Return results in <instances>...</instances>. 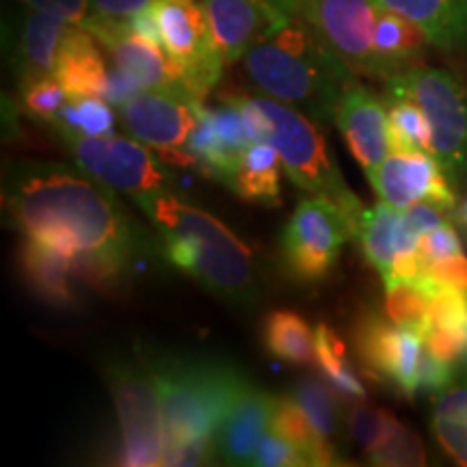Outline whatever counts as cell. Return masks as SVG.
<instances>
[{
  "label": "cell",
  "instance_id": "obj_9",
  "mask_svg": "<svg viewBox=\"0 0 467 467\" xmlns=\"http://www.w3.org/2000/svg\"><path fill=\"white\" fill-rule=\"evenodd\" d=\"M350 238H358V225L337 203L325 197L301 200L284 230L285 268L299 282H320L336 266L344 243Z\"/></svg>",
  "mask_w": 467,
  "mask_h": 467
},
{
  "label": "cell",
  "instance_id": "obj_36",
  "mask_svg": "<svg viewBox=\"0 0 467 467\" xmlns=\"http://www.w3.org/2000/svg\"><path fill=\"white\" fill-rule=\"evenodd\" d=\"M368 461L383 467H420L426 463V454L420 437L399 424L379 451L368 454Z\"/></svg>",
  "mask_w": 467,
  "mask_h": 467
},
{
  "label": "cell",
  "instance_id": "obj_28",
  "mask_svg": "<svg viewBox=\"0 0 467 467\" xmlns=\"http://www.w3.org/2000/svg\"><path fill=\"white\" fill-rule=\"evenodd\" d=\"M268 353L295 366H309L317 359V336L299 314L277 309L265 323Z\"/></svg>",
  "mask_w": 467,
  "mask_h": 467
},
{
  "label": "cell",
  "instance_id": "obj_39",
  "mask_svg": "<svg viewBox=\"0 0 467 467\" xmlns=\"http://www.w3.org/2000/svg\"><path fill=\"white\" fill-rule=\"evenodd\" d=\"M418 251L422 254L426 265H429V262L448 258V255L461 254L459 234L451 225V221H448V223L422 234L418 241Z\"/></svg>",
  "mask_w": 467,
  "mask_h": 467
},
{
  "label": "cell",
  "instance_id": "obj_33",
  "mask_svg": "<svg viewBox=\"0 0 467 467\" xmlns=\"http://www.w3.org/2000/svg\"><path fill=\"white\" fill-rule=\"evenodd\" d=\"M292 399L307 413L320 437L336 446L334 437L340 429V400H337V389L334 385L318 377H306L296 383Z\"/></svg>",
  "mask_w": 467,
  "mask_h": 467
},
{
  "label": "cell",
  "instance_id": "obj_25",
  "mask_svg": "<svg viewBox=\"0 0 467 467\" xmlns=\"http://www.w3.org/2000/svg\"><path fill=\"white\" fill-rule=\"evenodd\" d=\"M431 429L448 457L459 465H467V368L459 370L448 388L435 394Z\"/></svg>",
  "mask_w": 467,
  "mask_h": 467
},
{
  "label": "cell",
  "instance_id": "obj_42",
  "mask_svg": "<svg viewBox=\"0 0 467 467\" xmlns=\"http://www.w3.org/2000/svg\"><path fill=\"white\" fill-rule=\"evenodd\" d=\"M151 3L154 0H91L98 16L113 22H128V25H130V20L139 11L150 7Z\"/></svg>",
  "mask_w": 467,
  "mask_h": 467
},
{
  "label": "cell",
  "instance_id": "obj_2",
  "mask_svg": "<svg viewBox=\"0 0 467 467\" xmlns=\"http://www.w3.org/2000/svg\"><path fill=\"white\" fill-rule=\"evenodd\" d=\"M249 80L314 121H331L355 69L303 16H292L243 57Z\"/></svg>",
  "mask_w": 467,
  "mask_h": 467
},
{
  "label": "cell",
  "instance_id": "obj_23",
  "mask_svg": "<svg viewBox=\"0 0 467 467\" xmlns=\"http://www.w3.org/2000/svg\"><path fill=\"white\" fill-rule=\"evenodd\" d=\"M22 271L31 288L52 306H72L76 301L72 288V255L50 244L28 238L22 247Z\"/></svg>",
  "mask_w": 467,
  "mask_h": 467
},
{
  "label": "cell",
  "instance_id": "obj_41",
  "mask_svg": "<svg viewBox=\"0 0 467 467\" xmlns=\"http://www.w3.org/2000/svg\"><path fill=\"white\" fill-rule=\"evenodd\" d=\"M422 277L433 279L437 284L454 285V288L467 290V258L463 254L448 255V258L429 262L424 266Z\"/></svg>",
  "mask_w": 467,
  "mask_h": 467
},
{
  "label": "cell",
  "instance_id": "obj_29",
  "mask_svg": "<svg viewBox=\"0 0 467 467\" xmlns=\"http://www.w3.org/2000/svg\"><path fill=\"white\" fill-rule=\"evenodd\" d=\"M385 317L399 327L426 334L431 327V285L424 277L385 282Z\"/></svg>",
  "mask_w": 467,
  "mask_h": 467
},
{
  "label": "cell",
  "instance_id": "obj_12",
  "mask_svg": "<svg viewBox=\"0 0 467 467\" xmlns=\"http://www.w3.org/2000/svg\"><path fill=\"white\" fill-rule=\"evenodd\" d=\"M353 347L368 377L392 385L405 399H413L420 392L424 334L399 327L377 312H368L355 320Z\"/></svg>",
  "mask_w": 467,
  "mask_h": 467
},
{
  "label": "cell",
  "instance_id": "obj_13",
  "mask_svg": "<svg viewBox=\"0 0 467 467\" xmlns=\"http://www.w3.org/2000/svg\"><path fill=\"white\" fill-rule=\"evenodd\" d=\"M366 175L383 203L399 210H407L420 202L443 210L457 206V189L443 173L440 162L426 151H394Z\"/></svg>",
  "mask_w": 467,
  "mask_h": 467
},
{
  "label": "cell",
  "instance_id": "obj_5",
  "mask_svg": "<svg viewBox=\"0 0 467 467\" xmlns=\"http://www.w3.org/2000/svg\"><path fill=\"white\" fill-rule=\"evenodd\" d=\"M165 443L214 441L244 383L230 361L203 355H151Z\"/></svg>",
  "mask_w": 467,
  "mask_h": 467
},
{
  "label": "cell",
  "instance_id": "obj_1",
  "mask_svg": "<svg viewBox=\"0 0 467 467\" xmlns=\"http://www.w3.org/2000/svg\"><path fill=\"white\" fill-rule=\"evenodd\" d=\"M5 206L33 241L67 255L96 254L130 266L137 232L110 186L52 162H20L5 182Z\"/></svg>",
  "mask_w": 467,
  "mask_h": 467
},
{
  "label": "cell",
  "instance_id": "obj_43",
  "mask_svg": "<svg viewBox=\"0 0 467 467\" xmlns=\"http://www.w3.org/2000/svg\"><path fill=\"white\" fill-rule=\"evenodd\" d=\"M141 91H143L141 87L134 83L126 72H121L119 67L109 69V89H107V96H104V100L109 104H113V107H124L130 98H134Z\"/></svg>",
  "mask_w": 467,
  "mask_h": 467
},
{
  "label": "cell",
  "instance_id": "obj_27",
  "mask_svg": "<svg viewBox=\"0 0 467 467\" xmlns=\"http://www.w3.org/2000/svg\"><path fill=\"white\" fill-rule=\"evenodd\" d=\"M271 431L285 441L295 443L306 454L309 465H336L337 461L336 446L314 429L312 420L303 411L295 399H277L275 411H273Z\"/></svg>",
  "mask_w": 467,
  "mask_h": 467
},
{
  "label": "cell",
  "instance_id": "obj_45",
  "mask_svg": "<svg viewBox=\"0 0 467 467\" xmlns=\"http://www.w3.org/2000/svg\"><path fill=\"white\" fill-rule=\"evenodd\" d=\"M262 3H266L268 7L282 11L285 16H296L299 14L301 0H262Z\"/></svg>",
  "mask_w": 467,
  "mask_h": 467
},
{
  "label": "cell",
  "instance_id": "obj_32",
  "mask_svg": "<svg viewBox=\"0 0 467 467\" xmlns=\"http://www.w3.org/2000/svg\"><path fill=\"white\" fill-rule=\"evenodd\" d=\"M388 107L389 145L392 151H431V130L416 102L400 96H383Z\"/></svg>",
  "mask_w": 467,
  "mask_h": 467
},
{
  "label": "cell",
  "instance_id": "obj_44",
  "mask_svg": "<svg viewBox=\"0 0 467 467\" xmlns=\"http://www.w3.org/2000/svg\"><path fill=\"white\" fill-rule=\"evenodd\" d=\"M130 28L134 33H139L145 39H151L154 44L162 46V33L159 26V17H156L154 7H145L143 11H139L137 16L130 20Z\"/></svg>",
  "mask_w": 467,
  "mask_h": 467
},
{
  "label": "cell",
  "instance_id": "obj_35",
  "mask_svg": "<svg viewBox=\"0 0 467 467\" xmlns=\"http://www.w3.org/2000/svg\"><path fill=\"white\" fill-rule=\"evenodd\" d=\"M67 100L69 93L63 89V85L58 83L55 76H46V78L22 85V104H25L26 113L37 121L55 124Z\"/></svg>",
  "mask_w": 467,
  "mask_h": 467
},
{
  "label": "cell",
  "instance_id": "obj_40",
  "mask_svg": "<svg viewBox=\"0 0 467 467\" xmlns=\"http://www.w3.org/2000/svg\"><path fill=\"white\" fill-rule=\"evenodd\" d=\"M210 459H217L214 441L165 443L162 448V465H203Z\"/></svg>",
  "mask_w": 467,
  "mask_h": 467
},
{
  "label": "cell",
  "instance_id": "obj_20",
  "mask_svg": "<svg viewBox=\"0 0 467 467\" xmlns=\"http://www.w3.org/2000/svg\"><path fill=\"white\" fill-rule=\"evenodd\" d=\"M381 9L413 22L431 44L467 52V0H375Z\"/></svg>",
  "mask_w": 467,
  "mask_h": 467
},
{
  "label": "cell",
  "instance_id": "obj_4",
  "mask_svg": "<svg viewBox=\"0 0 467 467\" xmlns=\"http://www.w3.org/2000/svg\"><path fill=\"white\" fill-rule=\"evenodd\" d=\"M221 100L241 109L254 143H266L277 151L292 184L312 197H325L337 203L359 232L366 208L344 182L342 171L327 148L323 132L314 126V119L275 98L223 93Z\"/></svg>",
  "mask_w": 467,
  "mask_h": 467
},
{
  "label": "cell",
  "instance_id": "obj_37",
  "mask_svg": "<svg viewBox=\"0 0 467 467\" xmlns=\"http://www.w3.org/2000/svg\"><path fill=\"white\" fill-rule=\"evenodd\" d=\"M254 465L260 467H301L309 465L306 454H303L295 443L285 441L279 435H265L260 441L258 452L254 457Z\"/></svg>",
  "mask_w": 467,
  "mask_h": 467
},
{
  "label": "cell",
  "instance_id": "obj_24",
  "mask_svg": "<svg viewBox=\"0 0 467 467\" xmlns=\"http://www.w3.org/2000/svg\"><path fill=\"white\" fill-rule=\"evenodd\" d=\"M282 159L271 145L254 143L243 154L241 165L230 178L227 186L244 202L262 203V206H279L282 203Z\"/></svg>",
  "mask_w": 467,
  "mask_h": 467
},
{
  "label": "cell",
  "instance_id": "obj_17",
  "mask_svg": "<svg viewBox=\"0 0 467 467\" xmlns=\"http://www.w3.org/2000/svg\"><path fill=\"white\" fill-rule=\"evenodd\" d=\"M210 33L225 66L247 52L292 16L268 7L262 0H203Z\"/></svg>",
  "mask_w": 467,
  "mask_h": 467
},
{
  "label": "cell",
  "instance_id": "obj_26",
  "mask_svg": "<svg viewBox=\"0 0 467 467\" xmlns=\"http://www.w3.org/2000/svg\"><path fill=\"white\" fill-rule=\"evenodd\" d=\"M426 44L431 42L413 22L405 20L399 14H392V11L379 7L375 46L394 76L420 66Z\"/></svg>",
  "mask_w": 467,
  "mask_h": 467
},
{
  "label": "cell",
  "instance_id": "obj_10",
  "mask_svg": "<svg viewBox=\"0 0 467 467\" xmlns=\"http://www.w3.org/2000/svg\"><path fill=\"white\" fill-rule=\"evenodd\" d=\"M162 48L182 67L184 89L203 102L217 87L223 72V58L213 42L203 0H154Z\"/></svg>",
  "mask_w": 467,
  "mask_h": 467
},
{
  "label": "cell",
  "instance_id": "obj_14",
  "mask_svg": "<svg viewBox=\"0 0 467 467\" xmlns=\"http://www.w3.org/2000/svg\"><path fill=\"white\" fill-rule=\"evenodd\" d=\"M195 98L186 91L145 89L121 109L126 130L161 154L186 150L197 126Z\"/></svg>",
  "mask_w": 467,
  "mask_h": 467
},
{
  "label": "cell",
  "instance_id": "obj_6",
  "mask_svg": "<svg viewBox=\"0 0 467 467\" xmlns=\"http://www.w3.org/2000/svg\"><path fill=\"white\" fill-rule=\"evenodd\" d=\"M383 96L416 102L431 130L429 154L440 162L454 189L467 175V87L446 67L424 63L385 80Z\"/></svg>",
  "mask_w": 467,
  "mask_h": 467
},
{
  "label": "cell",
  "instance_id": "obj_15",
  "mask_svg": "<svg viewBox=\"0 0 467 467\" xmlns=\"http://www.w3.org/2000/svg\"><path fill=\"white\" fill-rule=\"evenodd\" d=\"M89 33L113 55L115 67L130 76L143 91H186L180 63L162 46L134 33L128 22H113L100 16Z\"/></svg>",
  "mask_w": 467,
  "mask_h": 467
},
{
  "label": "cell",
  "instance_id": "obj_30",
  "mask_svg": "<svg viewBox=\"0 0 467 467\" xmlns=\"http://www.w3.org/2000/svg\"><path fill=\"white\" fill-rule=\"evenodd\" d=\"M314 336H317V364L323 370V375L329 379V383L348 399H366V388L361 385L355 368L350 366L347 347L334 334V329L320 323Z\"/></svg>",
  "mask_w": 467,
  "mask_h": 467
},
{
  "label": "cell",
  "instance_id": "obj_16",
  "mask_svg": "<svg viewBox=\"0 0 467 467\" xmlns=\"http://www.w3.org/2000/svg\"><path fill=\"white\" fill-rule=\"evenodd\" d=\"M336 124L340 128L350 154L364 171L381 165L392 151L385 100L375 96L359 80H353L344 89L336 110Z\"/></svg>",
  "mask_w": 467,
  "mask_h": 467
},
{
  "label": "cell",
  "instance_id": "obj_47",
  "mask_svg": "<svg viewBox=\"0 0 467 467\" xmlns=\"http://www.w3.org/2000/svg\"><path fill=\"white\" fill-rule=\"evenodd\" d=\"M465 334H467V327H465ZM465 368H467V353H465Z\"/></svg>",
  "mask_w": 467,
  "mask_h": 467
},
{
  "label": "cell",
  "instance_id": "obj_46",
  "mask_svg": "<svg viewBox=\"0 0 467 467\" xmlns=\"http://www.w3.org/2000/svg\"><path fill=\"white\" fill-rule=\"evenodd\" d=\"M459 219L463 221V223L467 225V202H465L463 206H461V210H459Z\"/></svg>",
  "mask_w": 467,
  "mask_h": 467
},
{
  "label": "cell",
  "instance_id": "obj_18",
  "mask_svg": "<svg viewBox=\"0 0 467 467\" xmlns=\"http://www.w3.org/2000/svg\"><path fill=\"white\" fill-rule=\"evenodd\" d=\"M72 22L50 11L28 7L16 22L9 57L20 83L55 76L57 57L66 42Z\"/></svg>",
  "mask_w": 467,
  "mask_h": 467
},
{
  "label": "cell",
  "instance_id": "obj_3",
  "mask_svg": "<svg viewBox=\"0 0 467 467\" xmlns=\"http://www.w3.org/2000/svg\"><path fill=\"white\" fill-rule=\"evenodd\" d=\"M162 236L165 255L175 268L197 279L221 299L244 303L258 292L254 255L217 217L169 192L145 210Z\"/></svg>",
  "mask_w": 467,
  "mask_h": 467
},
{
  "label": "cell",
  "instance_id": "obj_11",
  "mask_svg": "<svg viewBox=\"0 0 467 467\" xmlns=\"http://www.w3.org/2000/svg\"><path fill=\"white\" fill-rule=\"evenodd\" d=\"M299 16L317 28L355 74L379 80L394 76L375 46L379 16L375 0H301Z\"/></svg>",
  "mask_w": 467,
  "mask_h": 467
},
{
  "label": "cell",
  "instance_id": "obj_7",
  "mask_svg": "<svg viewBox=\"0 0 467 467\" xmlns=\"http://www.w3.org/2000/svg\"><path fill=\"white\" fill-rule=\"evenodd\" d=\"M107 379L121 429L117 463L132 467L162 465L165 429L159 385L148 355L113 358L107 364Z\"/></svg>",
  "mask_w": 467,
  "mask_h": 467
},
{
  "label": "cell",
  "instance_id": "obj_22",
  "mask_svg": "<svg viewBox=\"0 0 467 467\" xmlns=\"http://www.w3.org/2000/svg\"><path fill=\"white\" fill-rule=\"evenodd\" d=\"M98 39L87 28L72 25L57 57L55 78L69 98H104L109 89V69L96 46Z\"/></svg>",
  "mask_w": 467,
  "mask_h": 467
},
{
  "label": "cell",
  "instance_id": "obj_34",
  "mask_svg": "<svg viewBox=\"0 0 467 467\" xmlns=\"http://www.w3.org/2000/svg\"><path fill=\"white\" fill-rule=\"evenodd\" d=\"M399 420L392 413L383 411V409L358 405L350 407L347 413V429L350 437L364 448L366 454H372L389 440L394 433Z\"/></svg>",
  "mask_w": 467,
  "mask_h": 467
},
{
  "label": "cell",
  "instance_id": "obj_19",
  "mask_svg": "<svg viewBox=\"0 0 467 467\" xmlns=\"http://www.w3.org/2000/svg\"><path fill=\"white\" fill-rule=\"evenodd\" d=\"M275 405L277 396L255 388L251 381L244 383L214 437L217 457L223 459L225 463L254 465L260 441L265 440L266 429L271 426Z\"/></svg>",
  "mask_w": 467,
  "mask_h": 467
},
{
  "label": "cell",
  "instance_id": "obj_8",
  "mask_svg": "<svg viewBox=\"0 0 467 467\" xmlns=\"http://www.w3.org/2000/svg\"><path fill=\"white\" fill-rule=\"evenodd\" d=\"M66 141L78 167L113 191L132 197L139 208L148 210L156 200L171 192V175L143 148L141 141L124 137H83L74 134Z\"/></svg>",
  "mask_w": 467,
  "mask_h": 467
},
{
  "label": "cell",
  "instance_id": "obj_38",
  "mask_svg": "<svg viewBox=\"0 0 467 467\" xmlns=\"http://www.w3.org/2000/svg\"><path fill=\"white\" fill-rule=\"evenodd\" d=\"M20 3L26 5V7L50 11V14L66 17L67 22L83 26L87 31L100 17L96 14V9H93L91 0H20Z\"/></svg>",
  "mask_w": 467,
  "mask_h": 467
},
{
  "label": "cell",
  "instance_id": "obj_21",
  "mask_svg": "<svg viewBox=\"0 0 467 467\" xmlns=\"http://www.w3.org/2000/svg\"><path fill=\"white\" fill-rule=\"evenodd\" d=\"M358 238L366 260L385 277L396 255L418 249L420 234L409 223L405 210L389 206V203H379L364 213Z\"/></svg>",
  "mask_w": 467,
  "mask_h": 467
},
{
  "label": "cell",
  "instance_id": "obj_31",
  "mask_svg": "<svg viewBox=\"0 0 467 467\" xmlns=\"http://www.w3.org/2000/svg\"><path fill=\"white\" fill-rule=\"evenodd\" d=\"M63 139L83 134V137H109L115 128V113L104 98L80 96L69 98L66 107L52 124Z\"/></svg>",
  "mask_w": 467,
  "mask_h": 467
}]
</instances>
